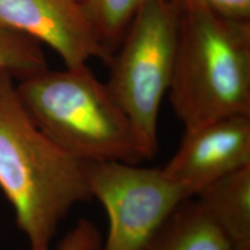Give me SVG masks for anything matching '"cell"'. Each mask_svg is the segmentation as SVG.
<instances>
[{
	"label": "cell",
	"mask_w": 250,
	"mask_h": 250,
	"mask_svg": "<svg viewBox=\"0 0 250 250\" xmlns=\"http://www.w3.org/2000/svg\"><path fill=\"white\" fill-rule=\"evenodd\" d=\"M195 197L236 250H250V166L215 181Z\"/></svg>",
	"instance_id": "8"
},
{
	"label": "cell",
	"mask_w": 250,
	"mask_h": 250,
	"mask_svg": "<svg viewBox=\"0 0 250 250\" xmlns=\"http://www.w3.org/2000/svg\"><path fill=\"white\" fill-rule=\"evenodd\" d=\"M144 0H81L90 23L109 51L123 40Z\"/></svg>",
	"instance_id": "10"
},
{
	"label": "cell",
	"mask_w": 250,
	"mask_h": 250,
	"mask_svg": "<svg viewBox=\"0 0 250 250\" xmlns=\"http://www.w3.org/2000/svg\"><path fill=\"white\" fill-rule=\"evenodd\" d=\"M0 23L56 51L66 67L93 58L109 62L81 0H0Z\"/></svg>",
	"instance_id": "7"
},
{
	"label": "cell",
	"mask_w": 250,
	"mask_h": 250,
	"mask_svg": "<svg viewBox=\"0 0 250 250\" xmlns=\"http://www.w3.org/2000/svg\"><path fill=\"white\" fill-rule=\"evenodd\" d=\"M19 94L40 129L83 162L136 164L153 158L107 83L87 64L19 80Z\"/></svg>",
	"instance_id": "3"
},
{
	"label": "cell",
	"mask_w": 250,
	"mask_h": 250,
	"mask_svg": "<svg viewBox=\"0 0 250 250\" xmlns=\"http://www.w3.org/2000/svg\"><path fill=\"white\" fill-rule=\"evenodd\" d=\"M102 235L95 224L87 219H80L56 250H102Z\"/></svg>",
	"instance_id": "12"
},
{
	"label": "cell",
	"mask_w": 250,
	"mask_h": 250,
	"mask_svg": "<svg viewBox=\"0 0 250 250\" xmlns=\"http://www.w3.org/2000/svg\"><path fill=\"white\" fill-rule=\"evenodd\" d=\"M92 198L109 220L102 250H142L175 208L191 198L164 168L121 161L86 162Z\"/></svg>",
	"instance_id": "5"
},
{
	"label": "cell",
	"mask_w": 250,
	"mask_h": 250,
	"mask_svg": "<svg viewBox=\"0 0 250 250\" xmlns=\"http://www.w3.org/2000/svg\"><path fill=\"white\" fill-rule=\"evenodd\" d=\"M142 250H236L197 199H186Z\"/></svg>",
	"instance_id": "9"
},
{
	"label": "cell",
	"mask_w": 250,
	"mask_h": 250,
	"mask_svg": "<svg viewBox=\"0 0 250 250\" xmlns=\"http://www.w3.org/2000/svg\"><path fill=\"white\" fill-rule=\"evenodd\" d=\"M179 36L168 100L186 129L250 115V21L221 17L201 0H176Z\"/></svg>",
	"instance_id": "2"
},
{
	"label": "cell",
	"mask_w": 250,
	"mask_h": 250,
	"mask_svg": "<svg viewBox=\"0 0 250 250\" xmlns=\"http://www.w3.org/2000/svg\"><path fill=\"white\" fill-rule=\"evenodd\" d=\"M46 67L44 52L39 42L0 23V71L21 80Z\"/></svg>",
	"instance_id": "11"
},
{
	"label": "cell",
	"mask_w": 250,
	"mask_h": 250,
	"mask_svg": "<svg viewBox=\"0 0 250 250\" xmlns=\"http://www.w3.org/2000/svg\"><path fill=\"white\" fill-rule=\"evenodd\" d=\"M0 190L13 208L29 250H52L58 226L72 208L92 199L86 162L40 129L14 78L0 71Z\"/></svg>",
	"instance_id": "1"
},
{
	"label": "cell",
	"mask_w": 250,
	"mask_h": 250,
	"mask_svg": "<svg viewBox=\"0 0 250 250\" xmlns=\"http://www.w3.org/2000/svg\"><path fill=\"white\" fill-rule=\"evenodd\" d=\"M221 17L237 21H250V0H201Z\"/></svg>",
	"instance_id": "13"
},
{
	"label": "cell",
	"mask_w": 250,
	"mask_h": 250,
	"mask_svg": "<svg viewBox=\"0 0 250 250\" xmlns=\"http://www.w3.org/2000/svg\"><path fill=\"white\" fill-rule=\"evenodd\" d=\"M180 9L176 0H144L108 65L109 92L154 156L158 117L173 73Z\"/></svg>",
	"instance_id": "4"
},
{
	"label": "cell",
	"mask_w": 250,
	"mask_h": 250,
	"mask_svg": "<svg viewBox=\"0 0 250 250\" xmlns=\"http://www.w3.org/2000/svg\"><path fill=\"white\" fill-rule=\"evenodd\" d=\"M250 166V115H234L186 129L164 167L195 197L215 181Z\"/></svg>",
	"instance_id": "6"
}]
</instances>
